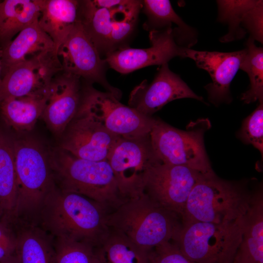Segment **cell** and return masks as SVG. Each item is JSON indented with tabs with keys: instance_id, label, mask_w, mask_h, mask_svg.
I'll return each instance as SVG.
<instances>
[{
	"instance_id": "9c48e42d",
	"label": "cell",
	"mask_w": 263,
	"mask_h": 263,
	"mask_svg": "<svg viewBox=\"0 0 263 263\" xmlns=\"http://www.w3.org/2000/svg\"><path fill=\"white\" fill-rule=\"evenodd\" d=\"M76 114L92 117L111 133L125 138L149 136L155 119L124 105L113 94L92 86L84 90Z\"/></svg>"
},
{
	"instance_id": "f546056e",
	"label": "cell",
	"mask_w": 263,
	"mask_h": 263,
	"mask_svg": "<svg viewBox=\"0 0 263 263\" xmlns=\"http://www.w3.org/2000/svg\"><path fill=\"white\" fill-rule=\"evenodd\" d=\"M55 263H100L98 247L73 240L55 239Z\"/></svg>"
},
{
	"instance_id": "603a6c76",
	"label": "cell",
	"mask_w": 263,
	"mask_h": 263,
	"mask_svg": "<svg viewBox=\"0 0 263 263\" xmlns=\"http://www.w3.org/2000/svg\"><path fill=\"white\" fill-rule=\"evenodd\" d=\"M43 0L0 1V42L2 46L38 20Z\"/></svg>"
},
{
	"instance_id": "d590c367",
	"label": "cell",
	"mask_w": 263,
	"mask_h": 263,
	"mask_svg": "<svg viewBox=\"0 0 263 263\" xmlns=\"http://www.w3.org/2000/svg\"><path fill=\"white\" fill-rule=\"evenodd\" d=\"M2 64L1 59V48L0 47V83L1 81L2 78Z\"/></svg>"
},
{
	"instance_id": "30bf717a",
	"label": "cell",
	"mask_w": 263,
	"mask_h": 263,
	"mask_svg": "<svg viewBox=\"0 0 263 263\" xmlns=\"http://www.w3.org/2000/svg\"><path fill=\"white\" fill-rule=\"evenodd\" d=\"M206 176L188 167L158 162L148 171L142 193L164 208L181 218L189 194Z\"/></svg>"
},
{
	"instance_id": "e575fe53",
	"label": "cell",
	"mask_w": 263,
	"mask_h": 263,
	"mask_svg": "<svg viewBox=\"0 0 263 263\" xmlns=\"http://www.w3.org/2000/svg\"><path fill=\"white\" fill-rule=\"evenodd\" d=\"M0 263H20L19 260L16 255L14 254L6 259L0 262Z\"/></svg>"
},
{
	"instance_id": "e0dca14e",
	"label": "cell",
	"mask_w": 263,
	"mask_h": 263,
	"mask_svg": "<svg viewBox=\"0 0 263 263\" xmlns=\"http://www.w3.org/2000/svg\"><path fill=\"white\" fill-rule=\"evenodd\" d=\"M245 49L231 52L201 51L185 49L184 58H189L209 74L212 82L205 86L208 100L216 105L232 101L231 82L245 54Z\"/></svg>"
},
{
	"instance_id": "9a60e30c",
	"label": "cell",
	"mask_w": 263,
	"mask_h": 263,
	"mask_svg": "<svg viewBox=\"0 0 263 263\" xmlns=\"http://www.w3.org/2000/svg\"><path fill=\"white\" fill-rule=\"evenodd\" d=\"M173 30L169 28L151 31L149 33L150 47L125 46L107 54L105 59L111 68L119 73L128 74L149 66H161L176 56L184 58L185 49L177 44Z\"/></svg>"
},
{
	"instance_id": "ac0fdd59",
	"label": "cell",
	"mask_w": 263,
	"mask_h": 263,
	"mask_svg": "<svg viewBox=\"0 0 263 263\" xmlns=\"http://www.w3.org/2000/svg\"><path fill=\"white\" fill-rule=\"evenodd\" d=\"M59 73L51 82L40 117L56 136L62 135L76 115L82 95L81 78L62 71Z\"/></svg>"
},
{
	"instance_id": "6da1fadb",
	"label": "cell",
	"mask_w": 263,
	"mask_h": 263,
	"mask_svg": "<svg viewBox=\"0 0 263 263\" xmlns=\"http://www.w3.org/2000/svg\"><path fill=\"white\" fill-rule=\"evenodd\" d=\"M108 213L96 201L56 187L46 198L36 224L55 239L75 240L98 247L110 231Z\"/></svg>"
},
{
	"instance_id": "277c9868",
	"label": "cell",
	"mask_w": 263,
	"mask_h": 263,
	"mask_svg": "<svg viewBox=\"0 0 263 263\" xmlns=\"http://www.w3.org/2000/svg\"><path fill=\"white\" fill-rule=\"evenodd\" d=\"M48 155L56 185L61 190L84 195L109 211L124 199L108 161L78 158L59 147L51 149Z\"/></svg>"
},
{
	"instance_id": "7a4b0ae2",
	"label": "cell",
	"mask_w": 263,
	"mask_h": 263,
	"mask_svg": "<svg viewBox=\"0 0 263 263\" xmlns=\"http://www.w3.org/2000/svg\"><path fill=\"white\" fill-rule=\"evenodd\" d=\"M107 225L110 229L149 252L171 242L182 225V220L179 215L159 206L142 193L124 199L110 211Z\"/></svg>"
},
{
	"instance_id": "7402d4cb",
	"label": "cell",
	"mask_w": 263,
	"mask_h": 263,
	"mask_svg": "<svg viewBox=\"0 0 263 263\" xmlns=\"http://www.w3.org/2000/svg\"><path fill=\"white\" fill-rule=\"evenodd\" d=\"M80 1L43 0L38 22L52 40L56 53L79 19Z\"/></svg>"
},
{
	"instance_id": "5bb4252c",
	"label": "cell",
	"mask_w": 263,
	"mask_h": 263,
	"mask_svg": "<svg viewBox=\"0 0 263 263\" xmlns=\"http://www.w3.org/2000/svg\"><path fill=\"white\" fill-rule=\"evenodd\" d=\"M60 148L83 159L108 161L120 138L92 117L76 114L62 135Z\"/></svg>"
},
{
	"instance_id": "7c38bea8",
	"label": "cell",
	"mask_w": 263,
	"mask_h": 263,
	"mask_svg": "<svg viewBox=\"0 0 263 263\" xmlns=\"http://www.w3.org/2000/svg\"><path fill=\"white\" fill-rule=\"evenodd\" d=\"M56 55L62 72L98 83L120 99L121 92L106 78V61L101 57L79 19L58 47Z\"/></svg>"
},
{
	"instance_id": "8fae6325",
	"label": "cell",
	"mask_w": 263,
	"mask_h": 263,
	"mask_svg": "<svg viewBox=\"0 0 263 263\" xmlns=\"http://www.w3.org/2000/svg\"><path fill=\"white\" fill-rule=\"evenodd\" d=\"M150 135V134H149ZM123 199L142 193L145 176L150 168L160 162L151 146L149 135L120 138L108 159Z\"/></svg>"
},
{
	"instance_id": "8992f818",
	"label": "cell",
	"mask_w": 263,
	"mask_h": 263,
	"mask_svg": "<svg viewBox=\"0 0 263 263\" xmlns=\"http://www.w3.org/2000/svg\"><path fill=\"white\" fill-rule=\"evenodd\" d=\"M243 223L244 216L229 223H182L171 242L195 263H233Z\"/></svg>"
},
{
	"instance_id": "ba28073f",
	"label": "cell",
	"mask_w": 263,
	"mask_h": 263,
	"mask_svg": "<svg viewBox=\"0 0 263 263\" xmlns=\"http://www.w3.org/2000/svg\"><path fill=\"white\" fill-rule=\"evenodd\" d=\"M195 123L186 131L155 118L149 137L152 150L163 163L184 166L204 175H215L207 156L204 135L207 123Z\"/></svg>"
},
{
	"instance_id": "1f68e13d",
	"label": "cell",
	"mask_w": 263,
	"mask_h": 263,
	"mask_svg": "<svg viewBox=\"0 0 263 263\" xmlns=\"http://www.w3.org/2000/svg\"><path fill=\"white\" fill-rule=\"evenodd\" d=\"M242 27L249 34V37L262 44L263 42V1L256 0L255 3L244 13Z\"/></svg>"
},
{
	"instance_id": "4316f807",
	"label": "cell",
	"mask_w": 263,
	"mask_h": 263,
	"mask_svg": "<svg viewBox=\"0 0 263 263\" xmlns=\"http://www.w3.org/2000/svg\"><path fill=\"white\" fill-rule=\"evenodd\" d=\"M98 250L100 263H150L149 252L111 229Z\"/></svg>"
},
{
	"instance_id": "d6a6232c",
	"label": "cell",
	"mask_w": 263,
	"mask_h": 263,
	"mask_svg": "<svg viewBox=\"0 0 263 263\" xmlns=\"http://www.w3.org/2000/svg\"><path fill=\"white\" fill-rule=\"evenodd\" d=\"M150 263H195L171 242L157 246L149 252Z\"/></svg>"
},
{
	"instance_id": "d4e9b609",
	"label": "cell",
	"mask_w": 263,
	"mask_h": 263,
	"mask_svg": "<svg viewBox=\"0 0 263 263\" xmlns=\"http://www.w3.org/2000/svg\"><path fill=\"white\" fill-rule=\"evenodd\" d=\"M142 9L148 17L144 24L147 30L150 32L173 28L172 25L174 24L179 29L190 48L197 43V31L186 23L176 13L169 0H142Z\"/></svg>"
},
{
	"instance_id": "74e56055",
	"label": "cell",
	"mask_w": 263,
	"mask_h": 263,
	"mask_svg": "<svg viewBox=\"0 0 263 263\" xmlns=\"http://www.w3.org/2000/svg\"><path fill=\"white\" fill-rule=\"evenodd\" d=\"M2 101V99L1 97V96H0V103H1V102Z\"/></svg>"
},
{
	"instance_id": "83f0119b",
	"label": "cell",
	"mask_w": 263,
	"mask_h": 263,
	"mask_svg": "<svg viewBox=\"0 0 263 263\" xmlns=\"http://www.w3.org/2000/svg\"><path fill=\"white\" fill-rule=\"evenodd\" d=\"M245 54L239 69L248 75L250 86L243 93L241 99L244 103L250 104L257 101L263 102V49L258 47L255 40L249 37L245 42Z\"/></svg>"
},
{
	"instance_id": "d6986e66",
	"label": "cell",
	"mask_w": 263,
	"mask_h": 263,
	"mask_svg": "<svg viewBox=\"0 0 263 263\" xmlns=\"http://www.w3.org/2000/svg\"><path fill=\"white\" fill-rule=\"evenodd\" d=\"M233 263H263V192L253 191L251 204L244 216L242 238Z\"/></svg>"
},
{
	"instance_id": "4fadbf2b",
	"label": "cell",
	"mask_w": 263,
	"mask_h": 263,
	"mask_svg": "<svg viewBox=\"0 0 263 263\" xmlns=\"http://www.w3.org/2000/svg\"><path fill=\"white\" fill-rule=\"evenodd\" d=\"M62 71L55 51L41 53L11 67L2 77L0 96L44 97L54 77Z\"/></svg>"
},
{
	"instance_id": "4dcf8cb0",
	"label": "cell",
	"mask_w": 263,
	"mask_h": 263,
	"mask_svg": "<svg viewBox=\"0 0 263 263\" xmlns=\"http://www.w3.org/2000/svg\"><path fill=\"white\" fill-rule=\"evenodd\" d=\"M244 142L250 144L263 154V102L243 122L238 134Z\"/></svg>"
},
{
	"instance_id": "f1b7e54d",
	"label": "cell",
	"mask_w": 263,
	"mask_h": 263,
	"mask_svg": "<svg viewBox=\"0 0 263 263\" xmlns=\"http://www.w3.org/2000/svg\"><path fill=\"white\" fill-rule=\"evenodd\" d=\"M252 0H217L219 22L227 24L228 33L220 38L222 42H228L243 38L246 31L242 27L244 12L255 2Z\"/></svg>"
},
{
	"instance_id": "484cf974",
	"label": "cell",
	"mask_w": 263,
	"mask_h": 263,
	"mask_svg": "<svg viewBox=\"0 0 263 263\" xmlns=\"http://www.w3.org/2000/svg\"><path fill=\"white\" fill-rule=\"evenodd\" d=\"M16 201L13 139L0 128V207L11 217Z\"/></svg>"
},
{
	"instance_id": "836d02e7",
	"label": "cell",
	"mask_w": 263,
	"mask_h": 263,
	"mask_svg": "<svg viewBox=\"0 0 263 263\" xmlns=\"http://www.w3.org/2000/svg\"><path fill=\"white\" fill-rule=\"evenodd\" d=\"M16 233L14 223L3 215L0 222V262L16 254Z\"/></svg>"
},
{
	"instance_id": "44dd1931",
	"label": "cell",
	"mask_w": 263,
	"mask_h": 263,
	"mask_svg": "<svg viewBox=\"0 0 263 263\" xmlns=\"http://www.w3.org/2000/svg\"><path fill=\"white\" fill-rule=\"evenodd\" d=\"M1 48L2 77L11 67L17 63L41 53L56 52L52 40L39 26L38 20L21 30L13 40Z\"/></svg>"
},
{
	"instance_id": "3957f363",
	"label": "cell",
	"mask_w": 263,
	"mask_h": 263,
	"mask_svg": "<svg viewBox=\"0 0 263 263\" xmlns=\"http://www.w3.org/2000/svg\"><path fill=\"white\" fill-rule=\"evenodd\" d=\"M13 139L16 201L11 217L36 224L46 198L56 187L48 152L32 138Z\"/></svg>"
},
{
	"instance_id": "8d00e7d4",
	"label": "cell",
	"mask_w": 263,
	"mask_h": 263,
	"mask_svg": "<svg viewBox=\"0 0 263 263\" xmlns=\"http://www.w3.org/2000/svg\"><path fill=\"white\" fill-rule=\"evenodd\" d=\"M4 215V213L2 208L0 207V222L1 221Z\"/></svg>"
},
{
	"instance_id": "52a82bcc",
	"label": "cell",
	"mask_w": 263,
	"mask_h": 263,
	"mask_svg": "<svg viewBox=\"0 0 263 263\" xmlns=\"http://www.w3.org/2000/svg\"><path fill=\"white\" fill-rule=\"evenodd\" d=\"M142 8L141 0H122L111 8L80 1L79 19L100 54L106 56L127 46Z\"/></svg>"
},
{
	"instance_id": "cb8c5ba5",
	"label": "cell",
	"mask_w": 263,
	"mask_h": 263,
	"mask_svg": "<svg viewBox=\"0 0 263 263\" xmlns=\"http://www.w3.org/2000/svg\"><path fill=\"white\" fill-rule=\"evenodd\" d=\"M46 97L5 98L0 103V113L6 124L17 132H29L41 117Z\"/></svg>"
},
{
	"instance_id": "5b68a950",
	"label": "cell",
	"mask_w": 263,
	"mask_h": 263,
	"mask_svg": "<svg viewBox=\"0 0 263 263\" xmlns=\"http://www.w3.org/2000/svg\"><path fill=\"white\" fill-rule=\"evenodd\" d=\"M253 193L245 183L224 180L216 174L204 176L189 194L182 223L224 224L236 221L247 212Z\"/></svg>"
},
{
	"instance_id": "ffe728a7",
	"label": "cell",
	"mask_w": 263,
	"mask_h": 263,
	"mask_svg": "<svg viewBox=\"0 0 263 263\" xmlns=\"http://www.w3.org/2000/svg\"><path fill=\"white\" fill-rule=\"evenodd\" d=\"M20 263H55L54 238L37 224L13 219Z\"/></svg>"
},
{
	"instance_id": "2e32d148",
	"label": "cell",
	"mask_w": 263,
	"mask_h": 263,
	"mask_svg": "<svg viewBox=\"0 0 263 263\" xmlns=\"http://www.w3.org/2000/svg\"><path fill=\"white\" fill-rule=\"evenodd\" d=\"M185 98L204 102L203 98L194 93L166 63L161 65L150 83L145 80L132 91L129 104L141 114L151 117L169 102Z\"/></svg>"
}]
</instances>
